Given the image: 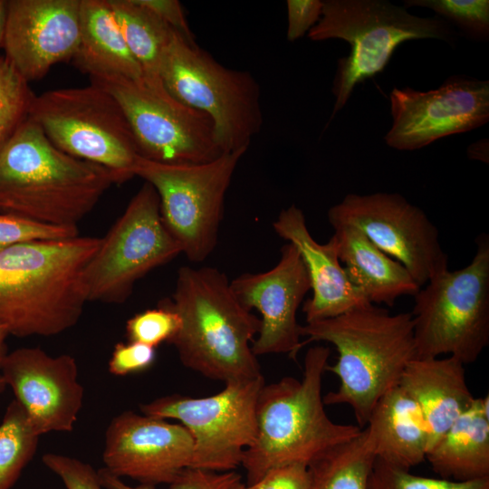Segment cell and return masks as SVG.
Returning <instances> with one entry per match:
<instances>
[{
	"mask_svg": "<svg viewBox=\"0 0 489 489\" xmlns=\"http://www.w3.org/2000/svg\"><path fill=\"white\" fill-rule=\"evenodd\" d=\"M101 237L19 243L0 251V326L16 337L54 336L79 321L88 302L84 269Z\"/></svg>",
	"mask_w": 489,
	"mask_h": 489,
	"instance_id": "1",
	"label": "cell"
},
{
	"mask_svg": "<svg viewBox=\"0 0 489 489\" xmlns=\"http://www.w3.org/2000/svg\"><path fill=\"white\" fill-rule=\"evenodd\" d=\"M113 184L107 168L62 151L29 117L0 148V214L78 227Z\"/></svg>",
	"mask_w": 489,
	"mask_h": 489,
	"instance_id": "2",
	"label": "cell"
},
{
	"mask_svg": "<svg viewBox=\"0 0 489 489\" xmlns=\"http://www.w3.org/2000/svg\"><path fill=\"white\" fill-rule=\"evenodd\" d=\"M302 337L332 344L338 352L330 371L339 387L323 397L324 405H348L363 428L377 402L399 385L415 358L414 322L410 312L392 314L369 304L339 316L306 322Z\"/></svg>",
	"mask_w": 489,
	"mask_h": 489,
	"instance_id": "3",
	"label": "cell"
},
{
	"mask_svg": "<svg viewBox=\"0 0 489 489\" xmlns=\"http://www.w3.org/2000/svg\"><path fill=\"white\" fill-rule=\"evenodd\" d=\"M167 301L181 319L170 344L185 367L225 383L263 376L252 350L261 320L240 303L225 273L182 266Z\"/></svg>",
	"mask_w": 489,
	"mask_h": 489,
	"instance_id": "4",
	"label": "cell"
},
{
	"mask_svg": "<svg viewBox=\"0 0 489 489\" xmlns=\"http://www.w3.org/2000/svg\"><path fill=\"white\" fill-rule=\"evenodd\" d=\"M330 354L328 347H311L305 354L302 379L286 376L264 383L261 388L255 439L244 450L241 462L246 471V485L258 482L276 466L309 465L323 452L362 431L359 426L332 421L325 411L321 382Z\"/></svg>",
	"mask_w": 489,
	"mask_h": 489,
	"instance_id": "5",
	"label": "cell"
},
{
	"mask_svg": "<svg viewBox=\"0 0 489 489\" xmlns=\"http://www.w3.org/2000/svg\"><path fill=\"white\" fill-rule=\"evenodd\" d=\"M319 22L308 32L312 41L341 39L350 45V54L338 61L332 93L333 117L355 86L381 72L395 49L414 39L451 43L455 32L438 17H419L403 6L384 0H325Z\"/></svg>",
	"mask_w": 489,
	"mask_h": 489,
	"instance_id": "6",
	"label": "cell"
},
{
	"mask_svg": "<svg viewBox=\"0 0 489 489\" xmlns=\"http://www.w3.org/2000/svg\"><path fill=\"white\" fill-rule=\"evenodd\" d=\"M464 268L433 276L413 296L417 358L448 355L474 363L489 344V236L475 238Z\"/></svg>",
	"mask_w": 489,
	"mask_h": 489,
	"instance_id": "7",
	"label": "cell"
},
{
	"mask_svg": "<svg viewBox=\"0 0 489 489\" xmlns=\"http://www.w3.org/2000/svg\"><path fill=\"white\" fill-rule=\"evenodd\" d=\"M160 79L175 99L210 117L223 153L247 150L259 133L261 90L254 77L224 66L177 32L164 54Z\"/></svg>",
	"mask_w": 489,
	"mask_h": 489,
	"instance_id": "8",
	"label": "cell"
},
{
	"mask_svg": "<svg viewBox=\"0 0 489 489\" xmlns=\"http://www.w3.org/2000/svg\"><path fill=\"white\" fill-rule=\"evenodd\" d=\"M29 118L59 149L107 168L116 184L135 177L137 142L117 100L102 87L48 91L35 95Z\"/></svg>",
	"mask_w": 489,
	"mask_h": 489,
	"instance_id": "9",
	"label": "cell"
},
{
	"mask_svg": "<svg viewBox=\"0 0 489 489\" xmlns=\"http://www.w3.org/2000/svg\"><path fill=\"white\" fill-rule=\"evenodd\" d=\"M246 149L202 164H166L139 157L135 177L158 193L163 224L181 253L205 261L217 244L226 191Z\"/></svg>",
	"mask_w": 489,
	"mask_h": 489,
	"instance_id": "10",
	"label": "cell"
},
{
	"mask_svg": "<svg viewBox=\"0 0 489 489\" xmlns=\"http://www.w3.org/2000/svg\"><path fill=\"white\" fill-rule=\"evenodd\" d=\"M91 82L122 108L140 157L166 164H202L223 154L210 117L175 99L162 81L108 77Z\"/></svg>",
	"mask_w": 489,
	"mask_h": 489,
	"instance_id": "11",
	"label": "cell"
},
{
	"mask_svg": "<svg viewBox=\"0 0 489 489\" xmlns=\"http://www.w3.org/2000/svg\"><path fill=\"white\" fill-rule=\"evenodd\" d=\"M179 254L163 224L158 193L145 182L84 269L87 301L123 303L139 279Z\"/></svg>",
	"mask_w": 489,
	"mask_h": 489,
	"instance_id": "12",
	"label": "cell"
},
{
	"mask_svg": "<svg viewBox=\"0 0 489 489\" xmlns=\"http://www.w3.org/2000/svg\"><path fill=\"white\" fill-rule=\"evenodd\" d=\"M263 376L225 383L219 393L192 398L173 394L141 404L144 415L177 419L193 439L191 468L235 471L256 436V403Z\"/></svg>",
	"mask_w": 489,
	"mask_h": 489,
	"instance_id": "13",
	"label": "cell"
},
{
	"mask_svg": "<svg viewBox=\"0 0 489 489\" xmlns=\"http://www.w3.org/2000/svg\"><path fill=\"white\" fill-rule=\"evenodd\" d=\"M331 225H350L399 262L419 287L448 269L436 226L398 193L348 194L328 210Z\"/></svg>",
	"mask_w": 489,
	"mask_h": 489,
	"instance_id": "14",
	"label": "cell"
},
{
	"mask_svg": "<svg viewBox=\"0 0 489 489\" xmlns=\"http://www.w3.org/2000/svg\"><path fill=\"white\" fill-rule=\"evenodd\" d=\"M390 110L393 123L385 136L386 143L398 150L419 149L486 123L489 82L452 76L427 91L394 88Z\"/></svg>",
	"mask_w": 489,
	"mask_h": 489,
	"instance_id": "15",
	"label": "cell"
},
{
	"mask_svg": "<svg viewBox=\"0 0 489 489\" xmlns=\"http://www.w3.org/2000/svg\"><path fill=\"white\" fill-rule=\"evenodd\" d=\"M193 439L181 424L130 410L105 431L102 460L111 475L155 486L174 482L193 460Z\"/></svg>",
	"mask_w": 489,
	"mask_h": 489,
	"instance_id": "16",
	"label": "cell"
},
{
	"mask_svg": "<svg viewBox=\"0 0 489 489\" xmlns=\"http://www.w3.org/2000/svg\"><path fill=\"white\" fill-rule=\"evenodd\" d=\"M0 371L39 436L73 429L84 388L72 356L53 357L38 347L20 348L7 353Z\"/></svg>",
	"mask_w": 489,
	"mask_h": 489,
	"instance_id": "17",
	"label": "cell"
},
{
	"mask_svg": "<svg viewBox=\"0 0 489 489\" xmlns=\"http://www.w3.org/2000/svg\"><path fill=\"white\" fill-rule=\"evenodd\" d=\"M278 263L258 273H243L230 281V287L249 311L257 310L262 318L252 350L257 356L287 354L295 360L303 346L297 311L311 290L305 264L296 247L286 243Z\"/></svg>",
	"mask_w": 489,
	"mask_h": 489,
	"instance_id": "18",
	"label": "cell"
},
{
	"mask_svg": "<svg viewBox=\"0 0 489 489\" xmlns=\"http://www.w3.org/2000/svg\"><path fill=\"white\" fill-rule=\"evenodd\" d=\"M80 5L81 0H8L4 56L27 82L73 59L81 38Z\"/></svg>",
	"mask_w": 489,
	"mask_h": 489,
	"instance_id": "19",
	"label": "cell"
},
{
	"mask_svg": "<svg viewBox=\"0 0 489 489\" xmlns=\"http://www.w3.org/2000/svg\"><path fill=\"white\" fill-rule=\"evenodd\" d=\"M275 233L293 244L305 264L312 295L302 305L306 322L333 318L372 304L349 279L339 260L336 240L324 244L310 234L303 212L294 205L283 209L273 223Z\"/></svg>",
	"mask_w": 489,
	"mask_h": 489,
	"instance_id": "20",
	"label": "cell"
},
{
	"mask_svg": "<svg viewBox=\"0 0 489 489\" xmlns=\"http://www.w3.org/2000/svg\"><path fill=\"white\" fill-rule=\"evenodd\" d=\"M465 366L452 356L415 358L402 374L399 386L417 403L427 423L428 449L475 398Z\"/></svg>",
	"mask_w": 489,
	"mask_h": 489,
	"instance_id": "21",
	"label": "cell"
},
{
	"mask_svg": "<svg viewBox=\"0 0 489 489\" xmlns=\"http://www.w3.org/2000/svg\"><path fill=\"white\" fill-rule=\"evenodd\" d=\"M363 430L377 459L406 470L426 460L427 423L417 403L399 385L377 402Z\"/></svg>",
	"mask_w": 489,
	"mask_h": 489,
	"instance_id": "22",
	"label": "cell"
},
{
	"mask_svg": "<svg viewBox=\"0 0 489 489\" xmlns=\"http://www.w3.org/2000/svg\"><path fill=\"white\" fill-rule=\"evenodd\" d=\"M339 260L350 281L372 304L388 307L402 296H414L420 287L398 261L377 247L350 225L333 226Z\"/></svg>",
	"mask_w": 489,
	"mask_h": 489,
	"instance_id": "23",
	"label": "cell"
},
{
	"mask_svg": "<svg viewBox=\"0 0 489 489\" xmlns=\"http://www.w3.org/2000/svg\"><path fill=\"white\" fill-rule=\"evenodd\" d=\"M489 398H475L426 455L440 478L472 481L489 477Z\"/></svg>",
	"mask_w": 489,
	"mask_h": 489,
	"instance_id": "24",
	"label": "cell"
},
{
	"mask_svg": "<svg viewBox=\"0 0 489 489\" xmlns=\"http://www.w3.org/2000/svg\"><path fill=\"white\" fill-rule=\"evenodd\" d=\"M81 38L75 64L91 79L138 80L141 68L130 53L109 0H81Z\"/></svg>",
	"mask_w": 489,
	"mask_h": 489,
	"instance_id": "25",
	"label": "cell"
},
{
	"mask_svg": "<svg viewBox=\"0 0 489 489\" xmlns=\"http://www.w3.org/2000/svg\"><path fill=\"white\" fill-rule=\"evenodd\" d=\"M127 46L143 78L160 82V68L174 31L139 0H109Z\"/></svg>",
	"mask_w": 489,
	"mask_h": 489,
	"instance_id": "26",
	"label": "cell"
},
{
	"mask_svg": "<svg viewBox=\"0 0 489 489\" xmlns=\"http://www.w3.org/2000/svg\"><path fill=\"white\" fill-rule=\"evenodd\" d=\"M376 460L365 432L338 445L309 463L311 489H369Z\"/></svg>",
	"mask_w": 489,
	"mask_h": 489,
	"instance_id": "27",
	"label": "cell"
},
{
	"mask_svg": "<svg viewBox=\"0 0 489 489\" xmlns=\"http://www.w3.org/2000/svg\"><path fill=\"white\" fill-rule=\"evenodd\" d=\"M39 436L22 406L12 400L0 423V489H11L33 459Z\"/></svg>",
	"mask_w": 489,
	"mask_h": 489,
	"instance_id": "28",
	"label": "cell"
},
{
	"mask_svg": "<svg viewBox=\"0 0 489 489\" xmlns=\"http://www.w3.org/2000/svg\"><path fill=\"white\" fill-rule=\"evenodd\" d=\"M34 96L28 82L0 55V148L28 119Z\"/></svg>",
	"mask_w": 489,
	"mask_h": 489,
	"instance_id": "29",
	"label": "cell"
},
{
	"mask_svg": "<svg viewBox=\"0 0 489 489\" xmlns=\"http://www.w3.org/2000/svg\"><path fill=\"white\" fill-rule=\"evenodd\" d=\"M405 5L430 8L455 24L471 38L488 39V0H407Z\"/></svg>",
	"mask_w": 489,
	"mask_h": 489,
	"instance_id": "30",
	"label": "cell"
},
{
	"mask_svg": "<svg viewBox=\"0 0 489 489\" xmlns=\"http://www.w3.org/2000/svg\"><path fill=\"white\" fill-rule=\"evenodd\" d=\"M369 489H489V477L472 481L426 477L376 458Z\"/></svg>",
	"mask_w": 489,
	"mask_h": 489,
	"instance_id": "31",
	"label": "cell"
},
{
	"mask_svg": "<svg viewBox=\"0 0 489 489\" xmlns=\"http://www.w3.org/2000/svg\"><path fill=\"white\" fill-rule=\"evenodd\" d=\"M181 327V319L167 299L158 306L139 312L126 322L129 341L157 348L163 342L170 344Z\"/></svg>",
	"mask_w": 489,
	"mask_h": 489,
	"instance_id": "32",
	"label": "cell"
},
{
	"mask_svg": "<svg viewBox=\"0 0 489 489\" xmlns=\"http://www.w3.org/2000/svg\"><path fill=\"white\" fill-rule=\"evenodd\" d=\"M99 480L104 489H155V486L127 484L121 478L109 473L104 467L97 471ZM241 480V475L235 471L212 472L197 468L185 469L169 484L168 489H227Z\"/></svg>",
	"mask_w": 489,
	"mask_h": 489,
	"instance_id": "33",
	"label": "cell"
},
{
	"mask_svg": "<svg viewBox=\"0 0 489 489\" xmlns=\"http://www.w3.org/2000/svg\"><path fill=\"white\" fill-rule=\"evenodd\" d=\"M77 235H79L78 227L41 225L21 217L0 214V251L19 243L64 239Z\"/></svg>",
	"mask_w": 489,
	"mask_h": 489,
	"instance_id": "34",
	"label": "cell"
},
{
	"mask_svg": "<svg viewBox=\"0 0 489 489\" xmlns=\"http://www.w3.org/2000/svg\"><path fill=\"white\" fill-rule=\"evenodd\" d=\"M42 460L61 479L66 489H104L97 471L90 464L56 453H46Z\"/></svg>",
	"mask_w": 489,
	"mask_h": 489,
	"instance_id": "35",
	"label": "cell"
},
{
	"mask_svg": "<svg viewBox=\"0 0 489 489\" xmlns=\"http://www.w3.org/2000/svg\"><path fill=\"white\" fill-rule=\"evenodd\" d=\"M155 360V348L139 342H118L109 360L108 369L114 376L123 377L149 369Z\"/></svg>",
	"mask_w": 489,
	"mask_h": 489,
	"instance_id": "36",
	"label": "cell"
},
{
	"mask_svg": "<svg viewBox=\"0 0 489 489\" xmlns=\"http://www.w3.org/2000/svg\"><path fill=\"white\" fill-rule=\"evenodd\" d=\"M308 465L290 463L269 470L258 482L245 489H311Z\"/></svg>",
	"mask_w": 489,
	"mask_h": 489,
	"instance_id": "37",
	"label": "cell"
},
{
	"mask_svg": "<svg viewBox=\"0 0 489 489\" xmlns=\"http://www.w3.org/2000/svg\"><path fill=\"white\" fill-rule=\"evenodd\" d=\"M287 5V40L294 42L309 32L320 20L322 1L288 0Z\"/></svg>",
	"mask_w": 489,
	"mask_h": 489,
	"instance_id": "38",
	"label": "cell"
},
{
	"mask_svg": "<svg viewBox=\"0 0 489 489\" xmlns=\"http://www.w3.org/2000/svg\"><path fill=\"white\" fill-rule=\"evenodd\" d=\"M166 24L189 42H196L181 4L177 0H139Z\"/></svg>",
	"mask_w": 489,
	"mask_h": 489,
	"instance_id": "39",
	"label": "cell"
},
{
	"mask_svg": "<svg viewBox=\"0 0 489 489\" xmlns=\"http://www.w3.org/2000/svg\"><path fill=\"white\" fill-rule=\"evenodd\" d=\"M468 158L488 163V140L482 139L471 144L467 149Z\"/></svg>",
	"mask_w": 489,
	"mask_h": 489,
	"instance_id": "40",
	"label": "cell"
},
{
	"mask_svg": "<svg viewBox=\"0 0 489 489\" xmlns=\"http://www.w3.org/2000/svg\"><path fill=\"white\" fill-rule=\"evenodd\" d=\"M8 14V0H0V47H3Z\"/></svg>",
	"mask_w": 489,
	"mask_h": 489,
	"instance_id": "41",
	"label": "cell"
},
{
	"mask_svg": "<svg viewBox=\"0 0 489 489\" xmlns=\"http://www.w3.org/2000/svg\"><path fill=\"white\" fill-rule=\"evenodd\" d=\"M9 333L7 331L0 326V369L3 364V361L7 355V347H6V338L8 337Z\"/></svg>",
	"mask_w": 489,
	"mask_h": 489,
	"instance_id": "42",
	"label": "cell"
},
{
	"mask_svg": "<svg viewBox=\"0 0 489 489\" xmlns=\"http://www.w3.org/2000/svg\"><path fill=\"white\" fill-rule=\"evenodd\" d=\"M227 489H245V484L240 480L230 485Z\"/></svg>",
	"mask_w": 489,
	"mask_h": 489,
	"instance_id": "43",
	"label": "cell"
},
{
	"mask_svg": "<svg viewBox=\"0 0 489 489\" xmlns=\"http://www.w3.org/2000/svg\"><path fill=\"white\" fill-rule=\"evenodd\" d=\"M7 388L3 377L0 374V393L4 392L5 388Z\"/></svg>",
	"mask_w": 489,
	"mask_h": 489,
	"instance_id": "44",
	"label": "cell"
}]
</instances>
